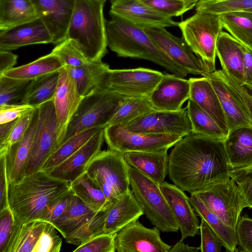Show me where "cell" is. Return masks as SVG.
<instances>
[{"instance_id":"obj_19","label":"cell","mask_w":252,"mask_h":252,"mask_svg":"<svg viewBox=\"0 0 252 252\" xmlns=\"http://www.w3.org/2000/svg\"><path fill=\"white\" fill-rule=\"evenodd\" d=\"M109 13L142 27L178 26V22L147 6L140 0H111Z\"/></svg>"},{"instance_id":"obj_32","label":"cell","mask_w":252,"mask_h":252,"mask_svg":"<svg viewBox=\"0 0 252 252\" xmlns=\"http://www.w3.org/2000/svg\"><path fill=\"white\" fill-rule=\"evenodd\" d=\"M46 222L40 220L25 222L15 220L4 252H32Z\"/></svg>"},{"instance_id":"obj_38","label":"cell","mask_w":252,"mask_h":252,"mask_svg":"<svg viewBox=\"0 0 252 252\" xmlns=\"http://www.w3.org/2000/svg\"><path fill=\"white\" fill-rule=\"evenodd\" d=\"M96 213L73 193L67 213L53 225L65 238Z\"/></svg>"},{"instance_id":"obj_51","label":"cell","mask_w":252,"mask_h":252,"mask_svg":"<svg viewBox=\"0 0 252 252\" xmlns=\"http://www.w3.org/2000/svg\"><path fill=\"white\" fill-rule=\"evenodd\" d=\"M236 92L246 105L252 121V83L241 82L226 74L222 69L214 71Z\"/></svg>"},{"instance_id":"obj_24","label":"cell","mask_w":252,"mask_h":252,"mask_svg":"<svg viewBox=\"0 0 252 252\" xmlns=\"http://www.w3.org/2000/svg\"><path fill=\"white\" fill-rule=\"evenodd\" d=\"M189 99L207 113L227 135L230 130L219 98L207 77L190 78Z\"/></svg>"},{"instance_id":"obj_2","label":"cell","mask_w":252,"mask_h":252,"mask_svg":"<svg viewBox=\"0 0 252 252\" xmlns=\"http://www.w3.org/2000/svg\"><path fill=\"white\" fill-rule=\"evenodd\" d=\"M70 190V183L54 178L41 169L9 184L8 204L15 220L25 222L38 220L52 202Z\"/></svg>"},{"instance_id":"obj_6","label":"cell","mask_w":252,"mask_h":252,"mask_svg":"<svg viewBox=\"0 0 252 252\" xmlns=\"http://www.w3.org/2000/svg\"><path fill=\"white\" fill-rule=\"evenodd\" d=\"M128 175L131 191L151 223L163 232H177L178 224L159 184L129 165Z\"/></svg>"},{"instance_id":"obj_41","label":"cell","mask_w":252,"mask_h":252,"mask_svg":"<svg viewBox=\"0 0 252 252\" xmlns=\"http://www.w3.org/2000/svg\"><path fill=\"white\" fill-rule=\"evenodd\" d=\"M155 110L149 96L127 97L108 125L124 126Z\"/></svg>"},{"instance_id":"obj_23","label":"cell","mask_w":252,"mask_h":252,"mask_svg":"<svg viewBox=\"0 0 252 252\" xmlns=\"http://www.w3.org/2000/svg\"><path fill=\"white\" fill-rule=\"evenodd\" d=\"M103 129L67 159L47 172L54 178L68 183L84 173L90 160L101 151L104 140Z\"/></svg>"},{"instance_id":"obj_28","label":"cell","mask_w":252,"mask_h":252,"mask_svg":"<svg viewBox=\"0 0 252 252\" xmlns=\"http://www.w3.org/2000/svg\"><path fill=\"white\" fill-rule=\"evenodd\" d=\"M37 114L38 108L25 135L20 141L12 146L5 155L9 184L16 183L25 176L27 164L36 127Z\"/></svg>"},{"instance_id":"obj_4","label":"cell","mask_w":252,"mask_h":252,"mask_svg":"<svg viewBox=\"0 0 252 252\" xmlns=\"http://www.w3.org/2000/svg\"><path fill=\"white\" fill-rule=\"evenodd\" d=\"M105 0H75L66 39L90 61H101L107 53Z\"/></svg>"},{"instance_id":"obj_26","label":"cell","mask_w":252,"mask_h":252,"mask_svg":"<svg viewBox=\"0 0 252 252\" xmlns=\"http://www.w3.org/2000/svg\"><path fill=\"white\" fill-rule=\"evenodd\" d=\"M224 145L231 169L252 164V126H242L230 130Z\"/></svg>"},{"instance_id":"obj_25","label":"cell","mask_w":252,"mask_h":252,"mask_svg":"<svg viewBox=\"0 0 252 252\" xmlns=\"http://www.w3.org/2000/svg\"><path fill=\"white\" fill-rule=\"evenodd\" d=\"M105 233L115 234L144 214L131 190L114 202L106 211Z\"/></svg>"},{"instance_id":"obj_21","label":"cell","mask_w":252,"mask_h":252,"mask_svg":"<svg viewBox=\"0 0 252 252\" xmlns=\"http://www.w3.org/2000/svg\"><path fill=\"white\" fill-rule=\"evenodd\" d=\"M0 31V50L10 51L29 45L53 43L52 34L39 17Z\"/></svg>"},{"instance_id":"obj_46","label":"cell","mask_w":252,"mask_h":252,"mask_svg":"<svg viewBox=\"0 0 252 252\" xmlns=\"http://www.w3.org/2000/svg\"><path fill=\"white\" fill-rule=\"evenodd\" d=\"M37 109L17 119L8 136L0 142V156L6 155L12 146L18 143L24 137L31 124Z\"/></svg>"},{"instance_id":"obj_5","label":"cell","mask_w":252,"mask_h":252,"mask_svg":"<svg viewBox=\"0 0 252 252\" xmlns=\"http://www.w3.org/2000/svg\"><path fill=\"white\" fill-rule=\"evenodd\" d=\"M127 96L109 90H98L84 96L71 119L64 139L84 130L104 128Z\"/></svg>"},{"instance_id":"obj_8","label":"cell","mask_w":252,"mask_h":252,"mask_svg":"<svg viewBox=\"0 0 252 252\" xmlns=\"http://www.w3.org/2000/svg\"><path fill=\"white\" fill-rule=\"evenodd\" d=\"M85 172L101 189L112 190L119 197L130 190L128 165L124 154L117 151H100L90 160Z\"/></svg>"},{"instance_id":"obj_55","label":"cell","mask_w":252,"mask_h":252,"mask_svg":"<svg viewBox=\"0 0 252 252\" xmlns=\"http://www.w3.org/2000/svg\"><path fill=\"white\" fill-rule=\"evenodd\" d=\"M37 108L26 104L1 105L0 106V124L17 119Z\"/></svg>"},{"instance_id":"obj_22","label":"cell","mask_w":252,"mask_h":252,"mask_svg":"<svg viewBox=\"0 0 252 252\" xmlns=\"http://www.w3.org/2000/svg\"><path fill=\"white\" fill-rule=\"evenodd\" d=\"M205 77L208 78L218 95L229 130L242 126H252L248 109L235 90L215 71Z\"/></svg>"},{"instance_id":"obj_1","label":"cell","mask_w":252,"mask_h":252,"mask_svg":"<svg viewBox=\"0 0 252 252\" xmlns=\"http://www.w3.org/2000/svg\"><path fill=\"white\" fill-rule=\"evenodd\" d=\"M231 170L224 140L194 132L177 142L168 155L170 180L190 194L229 177Z\"/></svg>"},{"instance_id":"obj_63","label":"cell","mask_w":252,"mask_h":252,"mask_svg":"<svg viewBox=\"0 0 252 252\" xmlns=\"http://www.w3.org/2000/svg\"></svg>"},{"instance_id":"obj_12","label":"cell","mask_w":252,"mask_h":252,"mask_svg":"<svg viewBox=\"0 0 252 252\" xmlns=\"http://www.w3.org/2000/svg\"><path fill=\"white\" fill-rule=\"evenodd\" d=\"M162 72L144 67L108 71L102 90L124 96H149L163 76Z\"/></svg>"},{"instance_id":"obj_50","label":"cell","mask_w":252,"mask_h":252,"mask_svg":"<svg viewBox=\"0 0 252 252\" xmlns=\"http://www.w3.org/2000/svg\"><path fill=\"white\" fill-rule=\"evenodd\" d=\"M115 234L103 233L83 243L73 252H115Z\"/></svg>"},{"instance_id":"obj_33","label":"cell","mask_w":252,"mask_h":252,"mask_svg":"<svg viewBox=\"0 0 252 252\" xmlns=\"http://www.w3.org/2000/svg\"><path fill=\"white\" fill-rule=\"evenodd\" d=\"M37 18L31 0H0V30Z\"/></svg>"},{"instance_id":"obj_61","label":"cell","mask_w":252,"mask_h":252,"mask_svg":"<svg viewBox=\"0 0 252 252\" xmlns=\"http://www.w3.org/2000/svg\"><path fill=\"white\" fill-rule=\"evenodd\" d=\"M198 247L189 246L185 244L184 240H181L174 245L171 249L170 252H198Z\"/></svg>"},{"instance_id":"obj_39","label":"cell","mask_w":252,"mask_h":252,"mask_svg":"<svg viewBox=\"0 0 252 252\" xmlns=\"http://www.w3.org/2000/svg\"><path fill=\"white\" fill-rule=\"evenodd\" d=\"M59 72H54L32 79L23 101L38 108L41 104L53 100L57 90Z\"/></svg>"},{"instance_id":"obj_40","label":"cell","mask_w":252,"mask_h":252,"mask_svg":"<svg viewBox=\"0 0 252 252\" xmlns=\"http://www.w3.org/2000/svg\"><path fill=\"white\" fill-rule=\"evenodd\" d=\"M186 107L192 126V132L224 140L227 135L213 118L198 105L189 99Z\"/></svg>"},{"instance_id":"obj_9","label":"cell","mask_w":252,"mask_h":252,"mask_svg":"<svg viewBox=\"0 0 252 252\" xmlns=\"http://www.w3.org/2000/svg\"><path fill=\"white\" fill-rule=\"evenodd\" d=\"M226 225L235 229L241 212L245 208L236 182L230 176L193 193Z\"/></svg>"},{"instance_id":"obj_44","label":"cell","mask_w":252,"mask_h":252,"mask_svg":"<svg viewBox=\"0 0 252 252\" xmlns=\"http://www.w3.org/2000/svg\"><path fill=\"white\" fill-rule=\"evenodd\" d=\"M195 7L196 11L218 15L237 11L252 12V0H199Z\"/></svg>"},{"instance_id":"obj_60","label":"cell","mask_w":252,"mask_h":252,"mask_svg":"<svg viewBox=\"0 0 252 252\" xmlns=\"http://www.w3.org/2000/svg\"><path fill=\"white\" fill-rule=\"evenodd\" d=\"M229 176L236 183L246 180H252V164L232 169L229 172Z\"/></svg>"},{"instance_id":"obj_30","label":"cell","mask_w":252,"mask_h":252,"mask_svg":"<svg viewBox=\"0 0 252 252\" xmlns=\"http://www.w3.org/2000/svg\"><path fill=\"white\" fill-rule=\"evenodd\" d=\"M66 67L83 96L102 90L104 80L110 69L109 65L101 61H90L80 66Z\"/></svg>"},{"instance_id":"obj_43","label":"cell","mask_w":252,"mask_h":252,"mask_svg":"<svg viewBox=\"0 0 252 252\" xmlns=\"http://www.w3.org/2000/svg\"><path fill=\"white\" fill-rule=\"evenodd\" d=\"M106 212H98L88 220L69 234L64 238L65 242L79 246L92 238L103 234Z\"/></svg>"},{"instance_id":"obj_17","label":"cell","mask_w":252,"mask_h":252,"mask_svg":"<svg viewBox=\"0 0 252 252\" xmlns=\"http://www.w3.org/2000/svg\"><path fill=\"white\" fill-rule=\"evenodd\" d=\"M159 186L181 233V240L198 234L199 220L190 198L174 184L164 181Z\"/></svg>"},{"instance_id":"obj_10","label":"cell","mask_w":252,"mask_h":252,"mask_svg":"<svg viewBox=\"0 0 252 252\" xmlns=\"http://www.w3.org/2000/svg\"><path fill=\"white\" fill-rule=\"evenodd\" d=\"M103 130L104 140L109 149L123 154L167 152L183 137L174 134L135 133L118 125H107Z\"/></svg>"},{"instance_id":"obj_59","label":"cell","mask_w":252,"mask_h":252,"mask_svg":"<svg viewBox=\"0 0 252 252\" xmlns=\"http://www.w3.org/2000/svg\"><path fill=\"white\" fill-rule=\"evenodd\" d=\"M242 47L244 56V82L252 83V50L242 44Z\"/></svg>"},{"instance_id":"obj_16","label":"cell","mask_w":252,"mask_h":252,"mask_svg":"<svg viewBox=\"0 0 252 252\" xmlns=\"http://www.w3.org/2000/svg\"><path fill=\"white\" fill-rule=\"evenodd\" d=\"M59 72L58 86L53 100L57 120L58 146L64 140L69 123L84 97L80 94L67 67L64 66Z\"/></svg>"},{"instance_id":"obj_58","label":"cell","mask_w":252,"mask_h":252,"mask_svg":"<svg viewBox=\"0 0 252 252\" xmlns=\"http://www.w3.org/2000/svg\"><path fill=\"white\" fill-rule=\"evenodd\" d=\"M17 56L8 51L0 50V75L13 68Z\"/></svg>"},{"instance_id":"obj_31","label":"cell","mask_w":252,"mask_h":252,"mask_svg":"<svg viewBox=\"0 0 252 252\" xmlns=\"http://www.w3.org/2000/svg\"><path fill=\"white\" fill-rule=\"evenodd\" d=\"M189 198L197 216L208 223L226 251L237 252L238 244L235 229L225 224L196 194L191 193Z\"/></svg>"},{"instance_id":"obj_11","label":"cell","mask_w":252,"mask_h":252,"mask_svg":"<svg viewBox=\"0 0 252 252\" xmlns=\"http://www.w3.org/2000/svg\"><path fill=\"white\" fill-rule=\"evenodd\" d=\"M57 147V120L52 100L38 107L36 125L25 176L41 170Z\"/></svg>"},{"instance_id":"obj_7","label":"cell","mask_w":252,"mask_h":252,"mask_svg":"<svg viewBox=\"0 0 252 252\" xmlns=\"http://www.w3.org/2000/svg\"><path fill=\"white\" fill-rule=\"evenodd\" d=\"M182 37L211 72L216 70V45L223 29L219 15L197 11L178 23Z\"/></svg>"},{"instance_id":"obj_42","label":"cell","mask_w":252,"mask_h":252,"mask_svg":"<svg viewBox=\"0 0 252 252\" xmlns=\"http://www.w3.org/2000/svg\"><path fill=\"white\" fill-rule=\"evenodd\" d=\"M32 81L0 75V106L23 104Z\"/></svg>"},{"instance_id":"obj_47","label":"cell","mask_w":252,"mask_h":252,"mask_svg":"<svg viewBox=\"0 0 252 252\" xmlns=\"http://www.w3.org/2000/svg\"><path fill=\"white\" fill-rule=\"evenodd\" d=\"M51 52L66 66H80L90 62L67 39L57 44Z\"/></svg>"},{"instance_id":"obj_45","label":"cell","mask_w":252,"mask_h":252,"mask_svg":"<svg viewBox=\"0 0 252 252\" xmlns=\"http://www.w3.org/2000/svg\"><path fill=\"white\" fill-rule=\"evenodd\" d=\"M158 12L170 18L180 16L195 7L199 0H140Z\"/></svg>"},{"instance_id":"obj_15","label":"cell","mask_w":252,"mask_h":252,"mask_svg":"<svg viewBox=\"0 0 252 252\" xmlns=\"http://www.w3.org/2000/svg\"><path fill=\"white\" fill-rule=\"evenodd\" d=\"M159 231L155 226H144L138 220H134L116 233V252H170L172 246L162 241Z\"/></svg>"},{"instance_id":"obj_18","label":"cell","mask_w":252,"mask_h":252,"mask_svg":"<svg viewBox=\"0 0 252 252\" xmlns=\"http://www.w3.org/2000/svg\"><path fill=\"white\" fill-rule=\"evenodd\" d=\"M38 17L53 37V44L66 39L75 0H31Z\"/></svg>"},{"instance_id":"obj_20","label":"cell","mask_w":252,"mask_h":252,"mask_svg":"<svg viewBox=\"0 0 252 252\" xmlns=\"http://www.w3.org/2000/svg\"><path fill=\"white\" fill-rule=\"evenodd\" d=\"M190 88L189 80L165 73L149 98L156 110L178 111L189 99Z\"/></svg>"},{"instance_id":"obj_36","label":"cell","mask_w":252,"mask_h":252,"mask_svg":"<svg viewBox=\"0 0 252 252\" xmlns=\"http://www.w3.org/2000/svg\"><path fill=\"white\" fill-rule=\"evenodd\" d=\"M219 15L223 28L241 43L252 50V12L237 11Z\"/></svg>"},{"instance_id":"obj_27","label":"cell","mask_w":252,"mask_h":252,"mask_svg":"<svg viewBox=\"0 0 252 252\" xmlns=\"http://www.w3.org/2000/svg\"><path fill=\"white\" fill-rule=\"evenodd\" d=\"M216 53L222 70L233 78L245 82L242 44L230 34L222 32L216 45Z\"/></svg>"},{"instance_id":"obj_62","label":"cell","mask_w":252,"mask_h":252,"mask_svg":"<svg viewBox=\"0 0 252 252\" xmlns=\"http://www.w3.org/2000/svg\"><path fill=\"white\" fill-rule=\"evenodd\" d=\"M17 119L6 123L0 124V142L3 141L8 136Z\"/></svg>"},{"instance_id":"obj_48","label":"cell","mask_w":252,"mask_h":252,"mask_svg":"<svg viewBox=\"0 0 252 252\" xmlns=\"http://www.w3.org/2000/svg\"><path fill=\"white\" fill-rule=\"evenodd\" d=\"M54 226L46 222L32 252H59L62 240Z\"/></svg>"},{"instance_id":"obj_14","label":"cell","mask_w":252,"mask_h":252,"mask_svg":"<svg viewBox=\"0 0 252 252\" xmlns=\"http://www.w3.org/2000/svg\"><path fill=\"white\" fill-rule=\"evenodd\" d=\"M123 127L135 133L174 134L183 137L192 131L187 107L175 111L155 110Z\"/></svg>"},{"instance_id":"obj_13","label":"cell","mask_w":252,"mask_h":252,"mask_svg":"<svg viewBox=\"0 0 252 252\" xmlns=\"http://www.w3.org/2000/svg\"><path fill=\"white\" fill-rule=\"evenodd\" d=\"M143 28L160 49L176 65L188 74L205 77L211 73L203 61L194 55L183 37L172 35L164 27Z\"/></svg>"},{"instance_id":"obj_52","label":"cell","mask_w":252,"mask_h":252,"mask_svg":"<svg viewBox=\"0 0 252 252\" xmlns=\"http://www.w3.org/2000/svg\"><path fill=\"white\" fill-rule=\"evenodd\" d=\"M235 231L238 244L241 250L252 252V218L247 215L240 217Z\"/></svg>"},{"instance_id":"obj_34","label":"cell","mask_w":252,"mask_h":252,"mask_svg":"<svg viewBox=\"0 0 252 252\" xmlns=\"http://www.w3.org/2000/svg\"><path fill=\"white\" fill-rule=\"evenodd\" d=\"M73 193L95 212H104L111 203L96 183L85 172L70 183Z\"/></svg>"},{"instance_id":"obj_35","label":"cell","mask_w":252,"mask_h":252,"mask_svg":"<svg viewBox=\"0 0 252 252\" xmlns=\"http://www.w3.org/2000/svg\"><path fill=\"white\" fill-rule=\"evenodd\" d=\"M64 66L60 59L51 52L28 64L13 67L1 75L15 79L32 80L59 71Z\"/></svg>"},{"instance_id":"obj_54","label":"cell","mask_w":252,"mask_h":252,"mask_svg":"<svg viewBox=\"0 0 252 252\" xmlns=\"http://www.w3.org/2000/svg\"><path fill=\"white\" fill-rule=\"evenodd\" d=\"M15 222L14 215L9 207L0 210V252H4Z\"/></svg>"},{"instance_id":"obj_49","label":"cell","mask_w":252,"mask_h":252,"mask_svg":"<svg viewBox=\"0 0 252 252\" xmlns=\"http://www.w3.org/2000/svg\"><path fill=\"white\" fill-rule=\"evenodd\" d=\"M73 193L69 191L52 202L46 209L38 220L53 224L67 212Z\"/></svg>"},{"instance_id":"obj_53","label":"cell","mask_w":252,"mask_h":252,"mask_svg":"<svg viewBox=\"0 0 252 252\" xmlns=\"http://www.w3.org/2000/svg\"><path fill=\"white\" fill-rule=\"evenodd\" d=\"M201 244L198 247L202 252H220L222 245L208 223L201 219L199 225Z\"/></svg>"},{"instance_id":"obj_56","label":"cell","mask_w":252,"mask_h":252,"mask_svg":"<svg viewBox=\"0 0 252 252\" xmlns=\"http://www.w3.org/2000/svg\"><path fill=\"white\" fill-rule=\"evenodd\" d=\"M8 185L5 155H2L0 156V210L9 206Z\"/></svg>"},{"instance_id":"obj_3","label":"cell","mask_w":252,"mask_h":252,"mask_svg":"<svg viewBox=\"0 0 252 252\" xmlns=\"http://www.w3.org/2000/svg\"><path fill=\"white\" fill-rule=\"evenodd\" d=\"M111 16V19L106 22L107 45L118 57L148 60L179 77L188 75L160 49L143 27Z\"/></svg>"},{"instance_id":"obj_29","label":"cell","mask_w":252,"mask_h":252,"mask_svg":"<svg viewBox=\"0 0 252 252\" xmlns=\"http://www.w3.org/2000/svg\"><path fill=\"white\" fill-rule=\"evenodd\" d=\"M126 163L158 184L165 181L168 174L167 152H131L123 154Z\"/></svg>"},{"instance_id":"obj_57","label":"cell","mask_w":252,"mask_h":252,"mask_svg":"<svg viewBox=\"0 0 252 252\" xmlns=\"http://www.w3.org/2000/svg\"><path fill=\"white\" fill-rule=\"evenodd\" d=\"M236 183L245 207L252 208V180H243Z\"/></svg>"},{"instance_id":"obj_37","label":"cell","mask_w":252,"mask_h":252,"mask_svg":"<svg viewBox=\"0 0 252 252\" xmlns=\"http://www.w3.org/2000/svg\"><path fill=\"white\" fill-rule=\"evenodd\" d=\"M103 129L95 127L79 132L63 141L47 158L42 169L47 172L62 163L78 150L95 134Z\"/></svg>"}]
</instances>
